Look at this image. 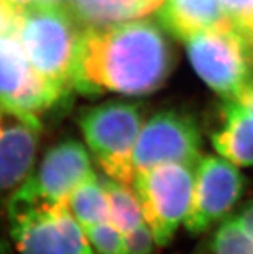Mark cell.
<instances>
[{
  "mask_svg": "<svg viewBox=\"0 0 253 254\" xmlns=\"http://www.w3.org/2000/svg\"><path fill=\"white\" fill-rule=\"evenodd\" d=\"M200 148L202 134L192 116L174 110L161 111L140 130L132 158L135 174L164 164L195 165Z\"/></svg>",
  "mask_w": 253,
  "mask_h": 254,
  "instance_id": "ba28073f",
  "label": "cell"
},
{
  "mask_svg": "<svg viewBox=\"0 0 253 254\" xmlns=\"http://www.w3.org/2000/svg\"><path fill=\"white\" fill-rule=\"evenodd\" d=\"M40 128L39 118L0 106V193L21 185L31 173Z\"/></svg>",
  "mask_w": 253,
  "mask_h": 254,
  "instance_id": "8fae6325",
  "label": "cell"
},
{
  "mask_svg": "<svg viewBox=\"0 0 253 254\" xmlns=\"http://www.w3.org/2000/svg\"><path fill=\"white\" fill-rule=\"evenodd\" d=\"M78 123L86 145L105 173L120 184H133L132 158L142 128L140 106L109 101L82 110Z\"/></svg>",
  "mask_w": 253,
  "mask_h": 254,
  "instance_id": "3957f363",
  "label": "cell"
},
{
  "mask_svg": "<svg viewBox=\"0 0 253 254\" xmlns=\"http://www.w3.org/2000/svg\"><path fill=\"white\" fill-rule=\"evenodd\" d=\"M110 210V222L123 235L145 223L141 204L128 185L120 184L112 178H101Z\"/></svg>",
  "mask_w": 253,
  "mask_h": 254,
  "instance_id": "2e32d148",
  "label": "cell"
},
{
  "mask_svg": "<svg viewBox=\"0 0 253 254\" xmlns=\"http://www.w3.org/2000/svg\"><path fill=\"white\" fill-rule=\"evenodd\" d=\"M97 254H127L124 235L111 222H102L84 230Z\"/></svg>",
  "mask_w": 253,
  "mask_h": 254,
  "instance_id": "ac0fdd59",
  "label": "cell"
},
{
  "mask_svg": "<svg viewBox=\"0 0 253 254\" xmlns=\"http://www.w3.org/2000/svg\"><path fill=\"white\" fill-rule=\"evenodd\" d=\"M212 143L238 167L253 165V114L241 101L225 100L224 123L212 135Z\"/></svg>",
  "mask_w": 253,
  "mask_h": 254,
  "instance_id": "4fadbf2b",
  "label": "cell"
},
{
  "mask_svg": "<svg viewBox=\"0 0 253 254\" xmlns=\"http://www.w3.org/2000/svg\"><path fill=\"white\" fill-rule=\"evenodd\" d=\"M154 243L153 232L146 222L124 235L127 254H151Z\"/></svg>",
  "mask_w": 253,
  "mask_h": 254,
  "instance_id": "d6986e66",
  "label": "cell"
},
{
  "mask_svg": "<svg viewBox=\"0 0 253 254\" xmlns=\"http://www.w3.org/2000/svg\"><path fill=\"white\" fill-rule=\"evenodd\" d=\"M172 67L169 43L153 21L86 26L73 88L84 96L103 92L144 96L159 89Z\"/></svg>",
  "mask_w": 253,
  "mask_h": 254,
  "instance_id": "6da1fadb",
  "label": "cell"
},
{
  "mask_svg": "<svg viewBox=\"0 0 253 254\" xmlns=\"http://www.w3.org/2000/svg\"><path fill=\"white\" fill-rule=\"evenodd\" d=\"M8 212L10 235L21 254H93L68 201L36 204L10 200Z\"/></svg>",
  "mask_w": 253,
  "mask_h": 254,
  "instance_id": "5b68a950",
  "label": "cell"
},
{
  "mask_svg": "<svg viewBox=\"0 0 253 254\" xmlns=\"http://www.w3.org/2000/svg\"><path fill=\"white\" fill-rule=\"evenodd\" d=\"M93 174L89 154L84 146L75 139H65L49 148L10 200L36 204L65 203L71 192Z\"/></svg>",
  "mask_w": 253,
  "mask_h": 254,
  "instance_id": "9c48e42d",
  "label": "cell"
},
{
  "mask_svg": "<svg viewBox=\"0 0 253 254\" xmlns=\"http://www.w3.org/2000/svg\"><path fill=\"white\" fill-rule=\"evenodd\" d=\"M158 19L164 30L182 42L199 32L235 23L222 0H164Z\"/></svg>",
  "mask_w": 253,
  "mask_h": 254,
  "instance_id": "7c38bea8",
  "label": "cell"
},
{
  "mask_svg": "<svg viewBox=\"0 0 253 254\" xmlns=\"http://www.w3.org/2000/svg\"><path fill=\"white\" fill-rule=\"evenodd\" d=\"M196 167L191 208L183 221L192 234L205 231L228 216L244 191V177L228 159L207 155Z\"/></svg>",
  "mask_w": 253,
  "mask_h": 254,
  "instance_id": "30bf717a",
  "label": "cell"
},
{
  "mask_svg": "<svg viewBox=\"0 0 253 254\" xmlns=\"http://www.w3.org/2000/svg\"><path fill=\"white\" fill-rule=\"evenodd\" d=\"M68 205L73 216L84 230L110 221L107 197L96 174L84 181L71 192L68 199Z\"/></svg>",
  "mask_w": 253,
  "mask_h": 254,
  "instance_id": "9a60e30c",
  "label": "cell"
},
{
  "mask_svg": "<svg viewBox=\"0 0 253 254\" xmlns=\"http://www.w3.org/2000/svg\"><path fill=\"white\" fill-rule=\"evenodd\" d=\"M234 219L244 231L253 235V200L242 208V210L234 217Z\"/></svg>",
  "mask_w": 253,
  "mask_h": 254,
  "instance_id": "44dd1931",
  "label": "cell"
},
{
  "mask_svg": "<svg viewBox=\"0 0 253 254\" xmlns=\"http://www.w3.org/2000/svg\"><path fill=\"white\" fill-rule=\"evenodd\" d=\"M85 26H106L138 18L153 12L164 0H65Z\"/></svg>",
  "mask_w": 253,
  "mask_h": 254,
  "instance_id": "5bb4252c",
  "label": "cell"
},
{
  "mask_svg": "<svg viewBox=\"0 0 253 254\" xmlns=\"http://www.w3.org/2000/svg\"><path fill=\"white\" fill-rule=\"evenodd\" d=\"M211 254H253V235L244 231L234 217L226 219L213 236Z\"/></svg>",
  "mask_w": 253,
  "mask_h": 254,
  "instance_id": "e0dca14e",
  "label": "cell"
},
{
  "mask_svg": "<svg viewBox=\"0 0 253 254\" xmlns=\"http://www.w3.org/2000/svg\"><path fill=\"white\" fill-rule=\"evenodd\" d=\"M183 43L198 76L224 101L237 100L252 83V47L237 23L199 32Z\"/></svg>",
  "mask_w": 253,
  "mask_h": 254,
  "instance_id": "277c9868",
  "label": "cell"
},
{
  "mask_svg": "<svg viewBox=\"0 0 253 254\" xmlns=\"http://www.w3.org/2000/svg\"><path fill=\"white\" fill-rule=\"evenodd\" d=\"M9 3H12L13 5L18 6L19 9L21 8H25V6L34 5V4H40V3H49V1H57V0H8Z\"/></svg>",
  "mask_w": 253,
  "mask_h": 254,
  "instance_id": "603a6c76",
  "label": "cell"
},
{
  "mask_svg": "<svg viewBox=\"0 0 253 254\" xmlns=\"http://www.w3.org/2000/svg\"><path fill=\"white\" fill-rule=\"evenodd\" d=\"M237 100L241 101L244 106L248 107L251 113L253 114V81L243 90V92H242L241 96L238 97Z\"/></svg>",
  "mask_w": 253,
  "mask_h": 254,
  "instance_id": "7402d4cb",
  "label": "cell"
},
{
  "mask_svg": "<svg viewBox=\"0 0 253 254\" xmlns=\"http://www.w3.org/2000/svg\"><path fill=\"white\" fill-rule=\"evenodd\" d=\"M21 9L8 0H0V39L17 35Z\"/></svg>",
  "mask_w": 253,
  "mask_h": 254,
  "instance_id": "ffe728a7",
  "label": "cell"
},
{
  "mask_svg": "<svg viewBox=\"0 0 253 254\" xmlns=\"http://www.w3.org/2000/svg\"><path fill=\"white\" fill-rule=\"evenodd\" d=\"M194 165L164 164L137 172L133 189L155 243L167 245L191 208Z\"/></svg>",
  "mask_w": 253,
  "mask_h": 254,
  "instance_id": "8992f818",
  "label": "cell"
},
{
  "mask_svg": "<svg viewBox=\"0 0 253 254\" xmlns=\"http://www.w3.org/2000/svg\"><path fill=\"white\" fill-rule=\"evenodd\" d=\"M85 27L65 0H57L21 8L17 38L32 67L71 92Z\"/></svg>",
  "mask_w": 253,
  "mask_h": 254,
  "instance_id": "7a4b0ae2",
  "label": "cell"
},
{
  "mask_svg": "<svg viewBox=\"0 0 253 254\" xmlns=\"http://www.w3.org/2000/svg\"><path fill=\"white\" fill-rule=\"evenodd\" d=\"M70 93L32 67L17 35L0 39V106L40 118L65 105Z\"/></svg>",
  "mask_w": 253,
  "mask_h": 254,
  "instance_id": "52a82bcc",
  "label": "cell"
}]
</instances>
